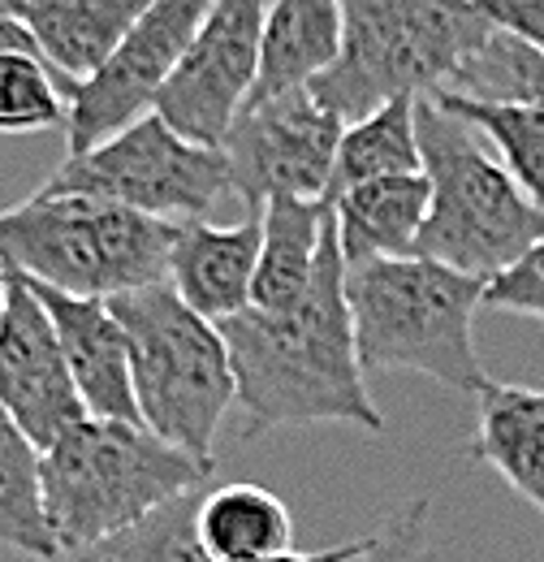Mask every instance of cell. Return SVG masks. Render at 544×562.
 Returning a JSON list of instances; mask_svg holds the SVG:
<instances>
[{"label": "cell", "instance_id": "obj_1", "mask_svg": "<svg viewBox=\"0 0 544 562\" xmlns=\"http://www.w3.org/2000/svg\"><path fill=\"white\" fill-rule=\"evenodd\" d=\"M220 334L251 432L303 424H350L367 437L385 432L354 347L338 225H329L311 285L290 312L269 316L247 307L220 321Z\"/></svg>", "mask_w": 544, "mask_h": 562}, {"label": "cell", "instance_id": "obj_2", "mask_svg": "<svg viewBox=\"0 0 544 562\" xmlns=\"http://www.w3.org/2000/svg\"><path fill=\"white\" fill-rule=\"evenodd\" d=\"M497 26L476 0H341V53L307 91L341 126L445 91Z\"/></svg>", "mask_w": 544, "mask_h": 562}, {"label": "cell", "instance_id": "obj_3", "mask_svg": "<svg viewBox=\"0 0 544 562\" xmlns=\"http://www.w3.org/2000/svg\"><path fill=\"white\" fill-rule=\"evenodd\" d=\"M212 463L160 441L151 428L87 416L39 454V481L61 554L87 550L151 510L204 493Z\"/></svg>", "mask_w": 544, "mask_h": 562}, {"label": "cell", "instance_id": "obj_4", "mask_svg": "<svg viewBox=\"0 0 544 562\" xmlns=\"http://www.w3.org/2000/svg\"><path fill=\"white\" fill-rule=\"evenodd\" d=\"M488 281L467 278L423 256L367 260L345 269V303L363 368L419 372L445 390L472 394L488 385L476 355V312Z\"/></svg>", "mask_w": 544, "mask_h": 562}, {"label": "cell", "instance_id": "obj_5", "mask_svg": "<svg viewBox=\"0 0 544 562\" xmlns=\"http://www.w3.org/2000/svg\"><path fill=\"white\" fill-rule=\"evenodd\" d=\"M419 169L432 187L415 256L492 281L544 238V212L523 195L510 169L476 131L428 95L415 100Z\"/></svg>", "mask_w": 544, "mask_h": 562}, {"label": "cell", "instance_id": "obj_6", "mask_svg": "<svg viewBox=\"0 0 544 562\" xmlns=\"http://www.w3.org/2000/svg\"><path fill=\"white\" fill-rule=\"evenodd\" d=\"M109 307L131 347L138 424L212 463L216 432L238 403L234 359L220 325L191 312L169 281L113 294Z\"/></svg>", "mask_w": 544, "mask_h": 562}, {"label": "cell", "instance_id": "obj_7", "mask_svg": "<svg viewBox=\"0 0 544 562\" xmlns=\"http://www.w3.org/2000/svg\"><path fill=\"white\" fill-rule=\"evenodd\" d=\"M169 247L173 221H156L95 195L39 187L31 200L0 209L4 265L35 285L78 299H113L165 281Z\"/></svg>", "mask_w": 544, "mask_h": 562}, {"label": "cell", "instance_id": "obj_8", "mask_svg": "<svg viewBox=\"0 0 544 562\" xmlns=\"http://www.w3.org/2000/svg\"><path fill=\"white\" fill-rule=\"evenodd\" d=\"M44 187L95 195L173 225L207 221V212L234 195L225 151L182 139L156 113L138 117L126 131L109 135L78 156H66Z\"/></svg>", "mask_w": 544, "mask_h": 562}, {"label": "cell", "instance_id": "obj_9", "mask_svg": "<svg viewBox=\"0 0 544 562\" xmlns=\"http://www.w3.org/2000/svg\"><path fill=\"white\" fill-rule=\"evenodd\" d=\"M212 0H156L126 40L109 53V61L91 78L66 87V143L69 156L104 143L126 131L131 122L156 109L169 74L178 70L182 53L191 48Z\"/></svg>", "mask_w": 544, "mask_h": 562}, {"label": "cell", "instance_id": "obj_10", "mask_svg": "<svg viewBox=\"0 0 544 562\" xmlns=\"http://www.w3.org/2000/svg\"><path fill=\"white\" fill-rule=\"evenodd\" d=\"M341 131L345 126L316 104L307 87L247 104L220 143L234 195L247 204V212H264L276 195L325 200Z\"/></svg>", "mask_w": 544, "mask_h": 562}, {"label": "cell", "instance_id": "obj_11", "mask_svg": "<svg viewBox=\"0 0 544 562\" xmlns=\"http://www.w3.org/2000/svg\"><path fill=\"white\" fill-rule=\"evenodd\" d=\"M264 13L269 0H212L151 113L182 139L220 147L256 91Z\"/></svg>", "mask_w": 544, "mask_h": 562}, {"label": "cell", "instance_id": "obj_12", "mask_svg": "<svg viewBox=\"0 0 544 562\" xmlns=\"http://www.w3.org/2000/svg\"><path fill=\"white\" fill-rule=\"evenodd\" d=\"M0 407L44 454L73 424L87 420L78 385L57 342V329L35 285L9 269L4 316H0Z\"/></svg>", "mask_w": 544, "mask_h": 562}, {"label": "cell", "instance_id": "obj_13", "mask_svg": "<svg viewBox=\"0 0 544 562\" xmlns=\"http://www.w3.org/2000/svg\"><path fill=\"white\" fill-rule=\"evenodd\" d=\"M35 294L57 329V342H61V355H66L69 376L78 385L87 416L138 424L131 347H126V334H122L109 299H78V294L48 290V285H35Z\"/></svg>", "mask_w": 544, "mask_h": 562}, {"label": "cell", "instance_id": "obj_14", "mask_svg": "<svg viewBox=\"0 0 544 562\" xmlns=\"http://www.w3.org/2000/svg\"><path fill=\"white\" fill-rule=\"evenodd\" d=\"M260 216L264 212H247L234 225H212V221L173 225L165 281L178 290V299L191 312H200L212 325L251 307V285L260 265Z\"/></svg>", "mask_w": 544, "mask_h": 562}, {"label": "cell", "instance_id": "obj_15", "mask_svg": "<svg viewBox=\"0 0 544 562\" xmlns=\"http://www.w3.org/2000/svg\"><path fill=\"white\" fill-rule=\"evenodd\" d=\"M26 26L39 57L61 82H82L109 61L126 31L156 0H0Z\"/></svg>", "mask_w": 544, "mask_h": 562}, {"label": "cell", "instance_id": "obj_16", "mask_svg": "<svg viewBox=\"0 0 544 562\" xmlns=\"http://www.w3.org/2000/svg\"><path fill=\"white\" fill-rule=\"evenodd\" d=\"M428 204H432V187H428L423 169L376 178V182L350 187L338 200H329L345 269L367 265V260L415 256L423 221H428Z\"/></svg>", "mask_w": 544, "mask_h": 562}, {"label": "cell", "instance_id": "obj_17", "mask_svg": "<svg viewBox=\"0 0 544 562\" xmlns=\"http://www.w3.org/2000/svg\"><path fill=\"white\" fill-rule=\"evenodd\" d=\"M467 454L492 468L544 519V390L488 381L476 394V432Z\"/></svg>", "mask_w": 544, "mask_h": 562}, {"label": "cell", "instance_id": "obj_18", "mask_svg": "<svg viewBox=\"0 0 544 562\" xmlns=\"http://www.w3.org/2000/svg\"><path fill=\"white\" fill-rule=\"evenodd\" d=\"M341 53V0H269L260 74L247 104L311 87Z\"/></svg>", "mask_w": 544, "mask_h": 562}, {"label": "cell", "instance_id": "obj_19", "mask_svg": "<svg viewBox=\"0 0 544 562\" xmlns=\"http://www.w3.org/2000/svg\"><path fill=\"white\" fill-rule=\"evenodd\" d=\"M333 225L329 200H294L276 195L264 204L260 216V265L251 285V307L256 312H290L316 273L325 234Z\"/></svg>", "mask_w": 544, "mask_h": 562}, {"label": "cell", "instance_id": "obj_20", "mask_svg": "<svg viewBox=\"0 0 544 562\" xmlns=\"http://www.w3.org/2000/svg\"><path fill=\"white\" fill-rule=\"evenodd\" d=\"M195 524L212 562H264L294 550V519L264 485H225L204 493Z\"/></svg>", "mask_w": 544, "mask_h": 562}, {"label": "cell", "instance_id": "obj_21", "mask_svg": "<svg viewBox=\"0 0 544 562\" xmlns=\"http://www.w3.org/2000/svg\"><path fill=\"white\" fill-rule=\"evenodd\" d=\"M428 100L450 117L467 122L479 139H488L497 160L523 187V195L544 212V104H497L454 91H432Z\"/></svg>", "mask_w": 544, "mask_h": 562}, {"label": "cell", "instance_id": "obj_22", "mask_svg": "<svg viewBox=\"0 0 544 562\" xmlns=\"http://www.w3.org/2000/svg\"><path fill=\"white\" fill-rule=\"evenodd\" d=\"M0 546L44 562L61 554L44 506L39 450L9 420L4 407H0Z\"/></svg>", "mask_w": 544, "mask_h": 562}, {"label": "cell", "instance_id": "obj_23", "mask_svg": "<svg viewBox=\"0 0 544 562\" xmlns=\"http://www.w3.org/2000/svg\"><path fill=\"white\" fill-rule=\"evenodd\" d=\"M394 173H419V135H415V100H389L363 122H350L341 131L338 156H333V178L329 195L338 200L341 191L394 178Z\"/></svg>", "mask_w": 544, "mask_h": 562}, {"label": "cell", "instance_id": "obj_24", "mask_svg": "<svg viewBox=\"0 0 544 562\" xmlns=\"http://www.w3.org/2000/svg\"><path fill=\"white\" fill-rule=\"evenodd\" d=\"M200 497L204 493H186L160 510H151L147 519H138L131 528L73 550V562H212L200 541Z\"/></svg>", "mask_w": 544, "mask_h": 562}, {"label": "cell", "instance_id": "obj_25", "mask_svg": "<svg viewBox=\"0 0 544 562\" xmlns=\"http://www.w3.org/2000/svg\"><path fill=\"white\" fill-rule=\"evenodd\" d=\"M61 78L35 53H0V135L66 131Z\"/></svg>", "mask_w": 544, "mask_h": 562}, {"label": "cell", "instance_id": "obj_26", "mask_svg": "<svg viewBox=\"0 0 544 562\" xmlns=\"http://www.w3.org/2000/svg\"><path fill=\"white\" fill-rule=\"evenodd\" d=\"M354 562H441L432 537V502H410L403 515H394L381 532L367 537L363 554Z\"/></svg>", "mask_w": 544, "mask_h": 562}, {"label": "cell", "instance_id": "obj_27", "mask_svg": "<svg viewBox=\"0 0 544 562\" xmlns=\"http://www.w3.org/2000/svg\"><path fill=\"white\" fill-rule=\"evenodd\" d=\"M484 307L544 321V238L484 285Z\"/></svg>", "mask_w": 544, "mask_h": 562}, {"label": "cell", "instance_id": "obj_28", "mask_svg": "<svg viewBox=\"0 0 544 562\" xmlns=\"http://www.w3.org/2000/svg\"><path fill=\"white\" fill-rule=\"evenodd\" d=\"M476 4L497 31L544 53V0H476Z\"/></svg>", "mask_w": 544, "mask_h": 562}, {"label": "cell", "instance_id": "obj_29", "mask_svg": "<svg viewBox=\"0 0 544 562\" xmlns=\"http://www.w3.org/2000/svg\"><path fill=\"white\" fill-rule=\"evenodd\" d=\"M363 546H367V537L363 541H350V546H333V550H311V554L290 550V554H276V559H264V562H354L363 554Z\"/></svg>", "mask_w": 544, "mask_h": 562}, {"label": "cell", "instance_id": "obj_30", "mask_svg": "<svg viewBox=\"0 0 544 562\" xmlns=\"http://www.w3.org/2000/svg\"><path fill=\"white\" fill-rule=\"evenodd\" d=\"M4 290H9V265H4V256H0V316H4Z\"/></svg>", "mask_w": 544, "mask_h": 562}]
</instances>
